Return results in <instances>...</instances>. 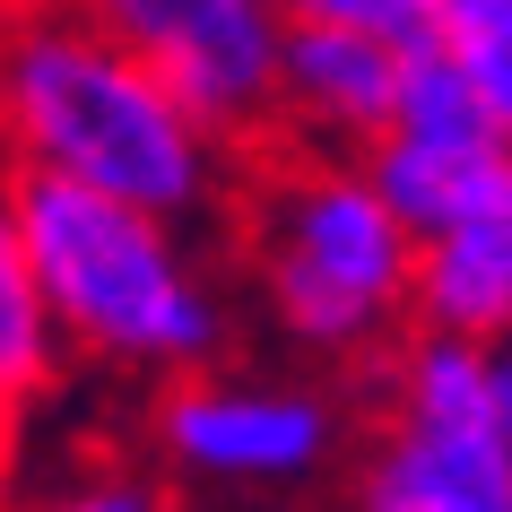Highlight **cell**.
Here are the masks:
<instances>
[{
  "label": "cell",
  "mask_w": 512,
  "mask_h": 512,
  "mask_svg": "<svg viewBox=\"0 0 512 512\" xmlns=\"http://www.w3.org/2000/svg\"><path fill=\"white\" fill-rule=\"evenodd\" d=\"M0 165L87 183L191 235L235 200V148L70 0H18L0 35Z\"/></svg>",
  "instance_id": "1"
},
{
  "label": "cell",
  "mask_w": 512,
  "mask_h": 512,
  "mask_svg": "<svg viewBox=\"0 0 512 512\" xmlns=\"http://www.w3.org/2000/svg\"><path fill=\"white\" fill-rule=\"evenodd\" d=\"M9 209H18V243H27L61 356H96L113 374H165V382L217 365L226 296H217L191 226L105 200L87 183L18 174V165H9Z\"/></svg>",
  "instance_id": "2"
},
{
  "label": "cell",
  "mask_w": 512,
  "mask_h": 512,
  "mask_svg": "<svg viewBox=\"0 0 512 512\" xmlns=\"http://www.w3.org/2000/svg\"><path fill=\"white\" fill-rule=\"evenodd\" d=\"M417 243L356 157H296L252 200V287L304 356H365L408 322Z\"/></svg>",
  "instance_id": "3"
},
{
  "label": "cell",
  "mask_w": 512,
  "mask_h": 512,
  "mask_svg": "<svg viewBox=\"0 0 512 512\" xmlns=\"http://www.w3.org/2000/svg\"><path fill=\"white\" fill-rule=\"evenodd\" d=\"M70 9L148 61L226 148L270 139V79L287 35L278 0H70Z\"/></svg>",
  "instance_id": "4"
},
{
  "label": "cell",
  "mask_w": 512,
  "mask_h": 512,
  "mask_svg": "<svg viewBox=\"0 0 512 512\" xmlns=\"http://www.w3.org/2000/svg\"><path fill=\"white\" fill-rule=\"evenodd\" d=\"M165 460L209 486H304L339 452V408L313 382H261V374H174L157 408Z\"/></svg>",
  "instance_id": "5"
},
{
  "label": "cell",
  "mask_w": 512,
  "mask_h": 512,
  "mask_svg": "<svg viewBox=\"0 0 512 512\" xmlns=\"http://www.w3.org/2000/svg\"><path fill=\"white\" fill-rule=\"evenodd\" d=\"M391 87H400V44L287 18L278 79H270V131H287L313 157H365L391 122Z\"/></svg>",
  "instance_id": "6"
},
{
  "label": "cell",
  "mask_w": 512,
  "mask_h": 512,
  "mask_svg": "<svg viewBox=\"0 0 512 512\" xmlns=\"http://www.w3.org/2000/svg\"><path fill=\"white\" fill-rule=\"evenodd\" d=\"M408 322L452 339H512V157L460 200L443 226L417 235Z\"/></svg>",
  "instance_id": "7"
},
{
  "label": "cell",
  "mask_w": 512,
  "mask_h": 512,
  "mask_svg": "<svg viewBox=\"0 0 512 512\" xmlns=\"http://www.w3.org/2000/svg\"><path fill=\"white\" fill-rule=\"evenodd\" d=\"M356 512H512V443L495 434V417L469 426L391 417Z\"/></svg>",
  "instance_id": "8"
},
{
  "label": "cell",
  "mask_w": 512,
  "mask_h": 512,
  "mask_svg": "<svg viewBox=\"0 0 512 512\" xmlns=\"http://www.w3.org/2000/svg\"><path fill=\"white\" fill-rule=\"evenodd\" d=\"M504 157H512L504 139H400V131H382L356 165H365V183L382 191V209L400 217L408 243H417L426 226H443Z\"/></svg>",
  "instance_id": "9"
},
{
  "label": "cell",
  "mask_w": 512,
  "mask_h": 512,
  "mask_svg": "<svg viewBox=\"0 0 512 512\" xmlns=\"http://www.w3.org/2000/svg\"><path fill=\"white\" fill-rule=\"evenodd\" d=\"M53 374H61V339L44 322L27 243H18V209H9V165H0V382L18 400H35V391H53Z\"/></svg>",
  "instance_id": "10"
},
{
  "label": "cell",
  "mask_w": 512,
  "mask_h": 512,
  "mask_svg": "<svg viewBox=\"0 0 512 512\" xmlns=\"http://www.w3.org/2000/svg\"><path fill=\"white\" fill-rule=\"evenodd\" d=\"M382 131H400V139H495L478 87L460 79V61L434 35L400 53V87H391V122Z\"/></svg>",
  "instance_id": "11"
},
{
  "label": "cell",
  "mask_w": 512,
  "mask_h": 512,
  "mask_svg": "<svg viewBox=\"0 0 512 512\" xmlns=\"http://www.w3.org/2000/svg\"><path fill=\"white\" fill-rule=\"evenodd\" d=\"M434 44L460 61V79L478 87L486 131L512 148V0H443L434 9Z\"/></svg>",
  "instance_id": "12"
},
{
  "label": "cell",
  "mask_w": 512,
  "mask_h": 512,
  "mask_svg": "<svg viewBox=\"0 0 512 512\" xmlns=\"http://www.w3.org/2000/svg\"><path fill=\"white\" fill-rule=\"evenodd\" d=\"M434 9H443V0H278V18L356 27V35H382V44H400V53L434 35Z\"/></svg>",
  "instance_id": "13"
},
{
  "label": "cell",
  "mask_w": 512,
  "mask_h": 512,
  "mask_svg": "<svg viewBox=\"0 0 512 512\" xmlns=\"http://www.w3.org/2000/svg\"><path fill=\"white\" fill-rule=\"evenodd\" d=\"M35 512H174V495L157 478H139V469H113V478H87L70 495H53V504H35Z\"/></svg>",
  "instance_id": "14"
},
{
  "label": "cell",
  "mask_w": 512,
  "mask_h": 512,
  "mask_svg": "<svg viewBox=\"0 0 512 512\" xmlns=\"http://www.w3.org/2000/svg\"><path fill=\"white\" fill-rule=\"evenodd\" d=\"M486 417L512 443V339H486Z\"/></svg>",
  "instance_id": "15"
},
{
  "label": "cell",
  "mask_w": 512,
  "mask_h": 512,
  "mask_svg": "<svg viewBox=\"0 0 512 512\" xmlns=\"http://www.w3.org/2000/svg\"><path fill=\"white\" fill-rule=\"evenodd\" d=\"M18 434H27V400L0 382V495H9V469H18Z\"/></svg>",
  "instance_id": "16"
},
{
  "label": "cell",
  "mask_w": 512,
  "mask_h": 512,
  "mask_svg": "<svg viewBox=\"0 0 512 512\" xmlns=\"http://www.w3.org/2000/svg\"><path fill=\"white\" fill-rule=\"evenodd\" d=\"M9 18H18V0H0V35H9Z\"/></svg>",
  "instance_id": "17"
},
{
  "label": "cell",
  "mask_w": 512,
  "mask_h": 512,
  "mask_svg": "<svg viewBox=\"0 0 512 512\" xmlns=\"http://www.w3.org/2000/svg\"><path fill=\"white\" fill-rule=\"evenodd\" d=\"M0 512H9V504H0Z\"/></svg>",
  "instance_id": "18"
}]
</instances>
